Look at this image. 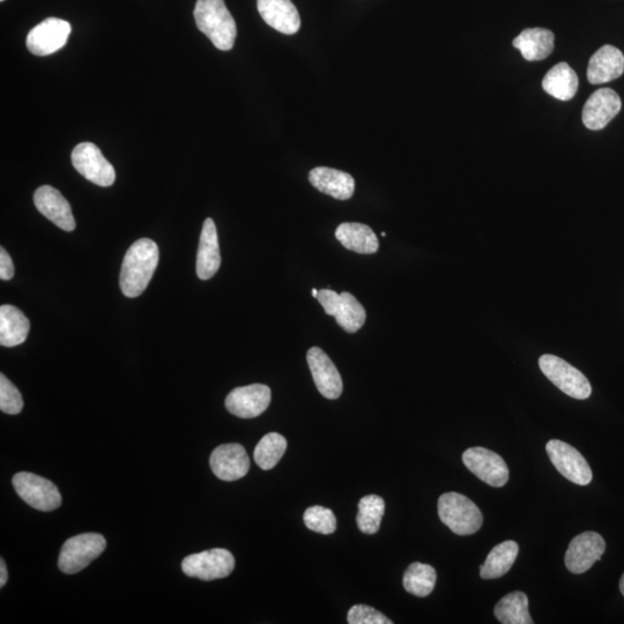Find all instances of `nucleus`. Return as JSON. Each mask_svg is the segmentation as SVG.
<instances>
[{
	"label": "nucleus",
	"mask_w": 624,
	"mask_h": 624,
	"mask_svg": "<svg viewBox=\"0 0 624 624\" xmlns=\"http://www.w3.org/2000/svg\"><path fill=\"white\" fill-rule=\"evenodd\" d=\"M158 244L150 239H140L126 252L120 286L126 297H138L145 292L159 264Z\"/></svg>",
	"instance_id": "nucleus-1"
},
{
	"label": "nucleus",
	"mask_w": 624,
	"mask_h": 624,
	"mask_svg": "<svg viewBox=\"0 0 624 624\" xmlns=\"http://www.w3.org/2000/svg\"><path fill=\"white\" fill-rule=\"evenodd\" d=\"M193 16L200 32L221 51L232 50L236 41L235 19L224 0H198Z\"/></svg>",
	"instance_id": "nucleus-2"
},
{
	"label": "nucleus",
	"mask_w": 624,
	"mask_h": 624,
	"mask_svg": "<svg viewBox=\"0 0 624 624\" xmlns=\"http://www.w3.org/2000/svg\"><path fill=\"white\" fill-rule=\"evenodd\" d=\"M441 522L458 536L477 533L484 523L480 509L468 497L459 493H445L438 500Z\"/></svg>",
	"instance_id": "nucleus-3"
},
{
	"label": "nucleus",
	"mask_w": 624,
	"mask_h": 624,
	"mask_svg": "<svg viewBox=\"0 0 624 624\" xmlns=\"http://www.w3.org/2000/svg\"><path fill=\"white\" fill-rule=\"evenodd\" d=\"M107 540L98 533H84L66 540L59 554L58 568L66 575L78 574L104 552Z\"/></svg>",
	"instance_id": "nucleus-4"
},
{
	"label": "nucleus",
	"mask_w": 624,
	"mask_h": 624,
	"mask_svg": "<svg viewBox=\"0 0 624 624\" xmlns=\"http://www.w3.org/2000/svg\"><path fill=\"white\" fill-rule=\"evenodd\" d=\"M539 367L542 374L567 396L578 400L590 398L592 386L588 378L567 361L546 354L539 359Z\"/></svg>",
	"instance_id": "nucleus-5"
},
{
	"label": "nucleus",
	"mask_w": 624,
	"mask_h": 624,
	"mask_svg": "<svg viewBox=\"0 0 624 624\" xmlns=\"http://www.w3.org/2000/svg\"><path fill=\"white\" fill-rule=\"evenodd\" d=\"M317 300L322 304L326 315L333 316L341 329L347 333L358 332L366 323L367 312L351 293H341L322 289Z\"/></svg>",
	"instance_id": "nucleus-6"
},
{
	"label": "nucleus",
	"mask_w": 624,
	"mask_h": 624,
	"mask_svg": "<svg viewBox=\"0 0 624 624\" xmlns=\"http://www.w3.org/2000/svg\"><path fill=\"white\" fill-rule=\"evenodd\" d=\"M17 494L32 508L40 511H54L62 505V495L51 481L28 472L13 477Z\"/></svg>",
	"instance_id": "nucleus-7"
},
{
	"label": "nucleus",
	"mask_w": 624,
	"mask_h": 624,
	"mask_svg": "<svg viewBox=\"0 0 624 624\" xmlns=\"http://www.w3.org/2000/svg\"><path fill=\"white\" fill-rule=\"evenodd\" d=\"M235 568L232 553L224 548H214L198 554H192L182 562L185 575L210 582L214 579L226 578Z\"/></svg>",
	"instance_id": "nucleus-8"
},
{
	"label": "nucleus",
	"mask_w": 624,
	"mask_h": 624,
	"mask_svg": "<svg viewBox=\"0 0 624 624\" xmlns=\"http://www.w3.org/2000/svg\"><path fill=\"white\" fill-rule=\"evenodd\" d=\"M72 165L86 180L99 187H111L116 180V172L104 158L100 148L93 143H81L72 152Z\"/></svg>",
	"instance_id": "nucleus-9"
},
{
	"label": "nucleus",
	"mask_w": 624,
	"mask_h": 624,
	"mask_svg": "<svg viewBox=\"0 0 624 624\" xmlns=\"http://www.w3.org/2000/svg\"><path fill=\"white\" fill-rule=\"evenodd\" d=\"M549 459L564 478L579 486H588L592 481L591 467L582 453L570 444L559 440L549 441L546 445Z\"/></svg>",
	"instance_id": "nucleus-10"
},
{
	"label": "nucleus",
	"mask_w": 624,
	"mask_h": 624,
	"mask_svg": "<svg viewBox=\"0 0 624 624\" xmlns=\"http://www.w3.org/2000/svg\"><path fill=\"white\" fill-rule=\"evenodd\" d=\"M463 462L485 484L500 488L509 481V468L504 459L486 448H471L464 452Z\"/></svg>",
	"instance_id": "nucleus-11"
},
{
	"label": "nucleus",
	"mask_w": 624,
	"mask_h": 624,
	"mask_svg": "<svg viewBox=\"0 0 624 624\" xmlns=\"http://www.w3.org/2000/svg\"><path fill=\"white\" fill-rule=\"evenodd\" d=\"M72 32L70 22L48 18L29 32L27 36V48L35 56H49L61 50Z\"/></svg>",
	"instance_id": "nucleus-12"
},
{
	"label": "nucleus",
	"mask_w": 624,
	"mask_h": 624,
	"mask_svg": "<svg viewBox=\"0 0 624 624\" xmlns=\"http://www.w3.org/2000/svg\"><path fill=\"white\" fill-rule=\"evenodd\" d=\"M605 551L606 542L599 533L584 532L572 539L564 561L572 574L581 575L600 561Z\"/></svg>",
	"instance_id": "nucleus-13"
},
{
	"label": "nucleus",
	"mask_w": 624,
	"mask_h": 624,
	"mask_svg": "<svg viewBox=\"0 0 624 624\" xmlns=\"http://www.w3.org/2000/svg\"><path fill=\"white\" fill-rule=\"evenodd\" d=\"M271 403V389L264 384H251L234 389L226 398V408L237 418L252 419L262 415Z\"/></svg>",
	"instance_id": "nucleus-14"
},
{
	"label": "nucleus",
	"mask_w": 624,
	"mask_h": 624,
	"mask_svg": "<svg viewBox=\"0 0 624 624\" xmlns=\"http://www.w3.org/2000/svg\"><path fill=\"white\" fill-rule=\"evenodd\" d=\"M622 102L618 93L611 88H601L594 92L583 109V123L589 130H603L618 116Z\"/></svg>",
	"instance_id": "nucleus-15"
},
{
	"label": "nucleus",
	"mask_w": 624,
	"mask_h": 624,
	"mask_svg": "<svg viewBox=\"0 0 624 624\" xmlns=\"http://www.w3.org/2000/svg\"><path fill=\"white\" fill-rule=\"evenodd\" d=\"M307 361L319 393L326 399H338L343 393V380L328 354L319 347H312Z\"/></svg>",
	"instance_id": "nucleus-16"
},
{
	"label": "nucleus",
	"mask_w": 624,
	"mask_h": 624,
	"mask_svg": "<svg viewBox=\"0 0 624 624\" xmlns=\"http://www.w3.org/2000/svg\"><path fill=\"white\" fill-rule=\"evenodd\" d=\"M210 465L215 477L236 481L248 474L250 459L241 444H222L212 452Z\"/></svg>",
	"instance_id": "nucleus-17"
},
{
	"label": "nucleus",
	"mask_w": 624,
	"mask_h": 624,
	"mask_svg": "<svg viewBox=\"0 0 624 624\" xmlns=\"http://www.w3.org/2000/svg\"><path fill=\"white\" fill-rule=\"evenodd\" d=\"M34 203L41 214L65 232H73L76 228L71 206L61 192L50 185L36 190Z\"/></svg>",
	"instance_id": "nucleus-18"
},
{
	"label": "nucleus",
	"mask_w": 624,
	"mask_h": 624,
	"mask_svg": "<svg viewBox=\"0 0 624 624\" xmlns=\"http://www.w3.org/2000/svg\"><path fill=\"white\" fill-rule=\"evenodd\" d=\"M260 17L276 31L293 35L299 32L301 18L292 0H257Z\"/></svg>",
	"instance_id": "nucleus-19"
},
{
	"label": "nucleus",
	"mask_w": 624,
	"mask_h": 624,
	"mask_svg": "<svg viewBox=\"0 0 624 624\" xmlns=\"http://www.w3.org/2000/svg\"><path fill=\"white\" fill-rule=\"evenodd\" d=\"M624 72V55L613 46L601 47L589 62L588 80L592 85L609 83L622 76Z\"/></svg>",
	"instance_id": "nucleus-20"
},
{
	"label": "nucleus",
	"mask_w": 624,
	"mask_h": 624,
	"mask_svg": "<svg viewBox=\"0 0 624 624\" xmlns=\"http://www.w3.org/2000/svg\"><path fill=\"white\" fill-rule=\"evenodd\" d=\"M221 256L217 227L211 218L205 220L197 255V276L210 280L220 269Z\"/></svg>",
	"instance_id": "nucleus-21"
},
{
	"label": "nucleus",
	"mask_w": 624,
	"mask_h": 624,
	"mask_svg": "<svg viewBox=\"0 0 624 624\" xmlns=\"http://www.w3.org/2000/svg\"><path fill=\"white\" fill-rule=\"evenodd\" d=\"M309 181L318 191L338 200L352 198L355 190V181L351 175L328 167L312 169Z\"/></svg>",
	"instance_id": "nucleus-22"
},
{
	"label": "nucleus",
	"mask_w": 624,
	"mask_h": 624,
	"mask_svg": "<svg viewBox=\"0 0 624 624\" xmlns=\"http://www.w3.org/2000/svg\"><path fill=\"white\" fill-rule=\"evenodd\" d=\"M555 36L545 28H527L514 40V47L529 62L542 61L554 51Z\"/></svg>",
	"instance_id": "nucleus-23"
},
{
	"label": "nucleus",
	"mask_w": 624,
	"mask_h": 624,
	"mask_svg": "<svg viewBox=\"0 0 624 624\" xmlns=\"http://www.w3.org/2000/svg\"><path fill=\"white\" fill-rule=\"evenodd\" d=\"M337 240L347 250L360 255H373L378 251V239L374 230L358 222H345L336 230Z\"/></svg>",
	"instance_id": "nucleus-24"
},
{
	"label": "nucleus",
	"mask_w": 624,
	"mask_h": 624,
	"mask_svg": "<svg viewBox=\"0 0 624 624\" xmlns=\"http://www.w3.org/2000/svg\"><path fill=\"white\" fill-rule=\"evenodd\" d=\"M29 330L31 323L24 312L9 304L0 307V345L10 348L24 344Z\"/></svg>",
	"instance_id": "nucleus-25"
},
{
	"label": "nucleus",
	"mask_w": 624,
	"mask_h": 624,
	"mask_svg": "<svg viewBox=\"0 0 624 624\" xmlns=\"http://www.w3.org/2000/svg\"><path fill=\"white\" fill-rule=\"evenodd\" d=\"M578 77L574 70L567 63H559L549 70L544 80L542 88L553 98L561 101H569L578 91Z\"/></svg>",
	"instance_id": "nucleus-26"
},
{
	"label": "nucleus",
	"mask_w": 624,
	"mask_h": 624,
	"mask_svg": "<svg viewBox=\"0 0 624 624\" xmlns=\"http://www.w3.org/2000/svg\"><path fill=\"white\" fill-rule=\"evenodd\" d=\"M519 552L517 542L508 540L495 546L480 568V576L484 579H496L508 574L514 566Z\"/></svg>",
	"instance_id": "nucleus-27"
},
{
	"label": "nucleus",
	"mask_w": 624,
	"mask_h": 624,
	"mask_svg": "<svg viewBox=\"0 0 624 624\" xmlns=\"http://www.w3.org/2000/svg\"><path fill=\"white\" fill-rule=\"evenodd\" d=\"M496 619L503 624H532L529 612V598L523 592H512L496 604Z\"/></svg>",
	"instance_id": "nucleus-28"
},
{
	"label": "nucleus",
	"mask_w": 624,
	"mask_h": 624,
	"mask_svg": "<svg viewBox=\"0 0 624 624\" xmlns=\"http://www.w3.org/2000/svg\"><path fill=\"white\" fill-rule=\"evenodd\" d=\"M436 578V570L432 566L415 562L407 568L403 584L408 593L419 598H425L434 591Z\"/></svg>",
	"instance_id": "nucleus-29"
},
{
	"label": "nucleus",
	"mask_w": 624,
	"mask_h": 624,
	"mask_svg": "<svg viewBox=\"0 0 624 624\" xmlns=\"http://www.w3.org/2000/svg\"><path fill=\"white\" fill-rule=\"evenodd\" d=\"M286 449L287 441L284 436L278 433L267 434L257 444L254 452L255 462L262 470L270 471L284 457Z\"/></svg>",
	"instance_id": "nucleus-30"
},
{
	"label": "nucleus",
	"mask_w": 624,
	"mask_h": 624,
	"mask_svg": "<svg viewBox=\"0 0 624 624\" xmlns=\"http://www.w3.org/2000/svg\"><path fill=\"white\" fill-rule=\"evenodd\" d=\"M385 514V502L377 495L364 496L359 503V514L356 517L359 529L364 534L373 536L380 530Z\"/></svg>",
	"instance_id": "nucleus-31"
},
{
	"label": "nucleus",
	"mask_w": 624,
	"mask_h": 624,
	"mask_svg": "<svg viewBox=\"0 0 624 624\" xmlns=\"http://www.w3.org/2000/svg\"><path fill=\"white\" fill-rule=\"evenodd\" d=\"M303 520L310 531L324 534V536H329L337 530V518L333 511L319 507V505L308 508L304 512Z\"/></svg>",
	"instance_id": "nucleus-32"
},
{
	"label": "nucleus",
	"mask_w": 624,
	"mask_h": 624,
	"mask_svg": "<svg viewBox=\"0 0 624 624\" xmlns=\"http://www.w3.org/2000/svg\"><path fill=\"white\" fill-rule=\"evenodd\" d=\"M22 408H24V399L17 386L11 383L4 374L0 375V410L6 414L17 415Z\"/></svg>",
	"instance_id": "nucleus-33"
},
{
	"label": "nucleus",
	"mask_w": 624,
	"mask_h": 624,
	"mask_svg": "<svg viewBox=\"0 0 624 624\" xmlns=\"http://www.w3.org/2000/svg\"><path fill=\"white\" fill-rule=\"evenodd\" d=\"M349 624H392L384 614L367 605H355L347 615Z\"/></svg>",
	"instance_id": "nucleus-34"
},
{
	"label": "nucleus",
	"mask_w": 624,
	"mask_h": 624,
	"mask_svg": "<svg viewBox=\"0 0 624 624\" xmlns=\"http://www.w3.org/2000/svg\"><path fill=\"white\" fill-rule=\"evenodd\" d=\"M14 276L12 258L4 248L0 249V279L11 280Z\"/></svg>",
	"instance_id": "nucleus-35"
},
{
	"label": "nucleus",
	"mask_w": 624,
	"mask_h": 624,
	"mask_svg": "<svg viewBox=\"0 0 624 624\" xmlns=\"http://www.w3.org/2000/svg\"><path fill=\"white\" fill-rule=\"evenodd\" d=\"M7 568L4 559L0 560V588H4L7 583Z\"/></svg>",
	"instance_id": "nucleus-36"
},
{
	"label": "nucleus",
	"mask_w": 624,
	"mask_h": 624,
	"mask_svg": "<svg viewBox=\"0 0 624 624\" xmlns=\"http://www.w3.org/2000/svg\"><path fill=\"white\" fill-rule=\"evenodd\" d=\"M620 591L623 594L624 597V574L622 575L621 579H620Z\"/></svg>",
	"instance_id": "nucleus-37"
},
{
	"label": "nucleus",
	"mask_w": 624,
	"mask_h": 624,
	"mask_svg": "<svg viewBox=\"0 0 624 624\" xmlns=\"http://www.w3.org/2000/svg\"><path fill=\"white\" fill-rule=\"evenodd\" d=\"M312 296H314V297H315V299H317V296H318V291H317V289H312Z\"/></svg>",
	"instance_id": "nucleus-38"
},
{
	"label": "nucleus",
	"mask_w": 624,
	"mask_h": 624,
	"mask_svg": "<svg viewBox=\"0 0 624 624\" xmlns=\"http://www.w3.org/2000/svg\"><path fill=\"white\" fill-rule=\"evenodd\" d=\"M381 235H382L383 237H385V236H386V233H384V232H383Z\"/></svg>",
	"instance_id": "nucleus-39"
},
{
	"label": "nucleus",
	"mask_w": 624,
	"mask_h": 624,
	"mask_svg": "<svg viewBox=\"0 0 624 624\" xmlns=\"http://www.w3.org/2000/svg\"><path fill=\"white\" fill-rule=\"evenodd\" d=\"M2 2H4V0H2Z\"/></svg>",
	"instance_id": "nucleus-40"
}]
</instances>
